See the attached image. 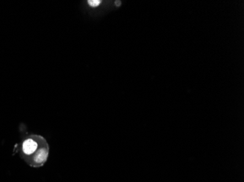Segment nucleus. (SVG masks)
Instances as JSON below:
<instances>
[{
  "label": "nucleus",
  "instance_id": "nucleus-2",
  "mask_svg": "<svg viewBox=\"0 0 244 182\" xmlns=\"http://www.w3.org/2000/svg\"><path fill=\"white\" fill-rule=\"evenodd\" d=\"M101 1L100 0H92V1H88V4L92 8H96L101 4Z\"/></svg>",
  "mask_w": 244,
  "mask_h": 182
},
{
  "label": "nucleus",
  "instance_id": "nucleus-1",
  "mask_svg": "<svg viewBox=\"0 0 244 182\" xmlns=\"http://www.w3.org/2000/svg\"><path fill=\"white\" fill-rule=\"evenodd\" d=\"M21 149L23 154L32 157L34 166H42L48 158V144L41 136H32L27 138L22 143Z\"/></svg>",
  "mask_w": 244,
  "mask_h": 182
},
{
  "label": "nucleus",
  "instance_id": "nucleus-3",
  "mask_svg": "<svg viewBox=\"0 0 244 182\" xmlns=\"http://www.w3.org/2000/svg\"><path fill=\"white\" fill-rule=\"evenodd\" d=\"M115 4H116V6H120L121 5V2L120 1H116Z\"/></svg>",
  "mask_w": 244,
  "mask_h": 182
}]
</instances>
